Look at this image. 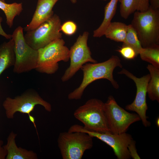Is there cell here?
I'll return each instance as SVG.
<instances>
[{
	"instance_id": "cell-1",
	"label": "cell",
	"mask_w": 159,
	"mask_h": 159,
	"mask_svg": "<svg viewBox=\"0 0 159 159\" xmlns=\"http://www.w3.org/2000/svg\"><path fill=\"white\" fill-rule=\"evenodd\" d=\"M117 67H122L121 61L117 56L113 55L104 62L97 63H86L81 68L83 72L82 82L77 88L69 93L68 98L69 100L81 98L87 87L94 81L104 79L109 80L113 86L118 89L119 86L113 78V72Z\"/></svg>"
},
{
	"instance_id": "cell-2",
	"label": "cell",
	"mask_w": 159,
	"mask_h": 159,
	"mask_svg": "<svg viewBox=\"0 0 159 159\" xmlns=\"http://www.w3.org/2000/svg\"><path fill=\"white\" fill-rule=\"evenodd\" d=\"M131 24L143 48L159 45V9L135 12Z\"/></svg>"
},
{
	"instance_id": "cell-3",
	"label": "cell",
	"mask_w": 159,
	"mask_h": 159,
	"mask_svg": "<svg viewBox=\"0 0 159 159\" xmlns=\"http://www.w3.org/2000/svg\"><path fill=\"white\" fill-rule=\"evenodd\" d=\"M104 103L101 100L91 99L74 112V116L84 125V129L90 131L110 132L104 110Z\"/></svg>"
},
{
	"instance_id": "cell-4",
	"label": "cell",
	"mask_w": 159,
	"mask_h": 159,
	"mask_svg": "<svg viewBox=\"0 0 159 159\" xmlns=\"http://www.w3.org/2000/svg\"><path fill=\"white\" fill-rule=\"evenodd\" d=\"M62 38L56 40L38 50V59L35 69L43 73L52 74L58 70V62L69 60V49Z\"/></svg>"
},
{
	"instance_id": "cell-5",
	"label": "cell",
	"mask_w": 159,
	"mask_h": 159,
	"mask_svg": "<svg viewBox=\"0 0 159 159\" xmlns=\"http://www.w3.org/2000/svg\"><path fill=\"white\" fill-rule=\"evenodd\" d=\"M93 138L82 132L60 133L57 143L62 159H82L85 151L92 147Z\"/></svg>"
},
{
	"instance_id": "cell-6",
	"label": "cell",
	"mask_w": 159,
	"mask_h": 159,
	"mask_svg": "<svg viewBox=\"0 0 159 159\" xmlns=\"http://www.w3.org/2000/svg\"><path fill=\"white\" fill-rule=\"evenodd\" d=\"M23 28L17 27L12 34L14 42L15 61L13 71L14 73L21 74L35 69L38 61V50L34 49L26 42Z\"/></svg>"
},
{
	"instance_id": "cell-7",
	"label": "cell",
	"mask_w": 159,
	"mask_h": 159,
	"mask_svg": "<svg viewBox=\"0 0 159 159\" xmlns=\"http://www.w3.org/2000/svg\"><path fill=\"white\" fill-rule=\"evenodd\" d=\"M61 20L59 16L54 14L36 28L26 32L24 35L27 44L38 50L51 42L62 38Z\"/></svg>"
},
{
	"instance_id": "cell-8",
	"label": "cell",
	"mask_w": 159,
	"mask_h": 159,
	"mask_svg": "<svg viewBox=\"0 0 159 159\" xmlns=\"http://www.w3.org/2000/svg\"><path fill=\"white\" fill-rule=\"evenodd\" d=\"M104 107L108 128L112 133L126 132L131 124L141 120L137 113H130L120 107L112 96H109Z\"/></svg>"
},
{
	"instance_id": "cell-9",
	"label": "cell",
	"mask_w": 159,
	"mask_h": 159,
	"mask_svg": "<svg viewBox=\"0 0 159 159\" xmlns=\"http://www.w3.org/2000/svg\"><path fill=\"white\" fill-rule=\"evenodd\" d=\"M38 105L43 106L47 111L50 112L52 110V106L49 103L44 100L35 90L29 89L13 98L6 97L3 106L7 117L12 119L16 112L31 115L30 112Z\"/></svg>"
},
{
	"instance_id": "cell-10",
	"label": "cell",
	"mask_w": 159,
	"mask_h": 159,
	"mask_svg": "<svg viewBox=\"0 0 159 159\" xmlns=\"http://www.w3.org/2000/svg\"><path fill=\"white\" fill-rule=\"evenodd\" d=\"M89 35V32L86 31L80 35L69 49L70 64L61 77L62 82H65L70 79L85 64L97 62L92 57L87 45Z\"/></svg>"
},
{
	"instance_id": "cell-11",
	"label": "cell",
	"mask_w": 159,
	"mask_h": 159,
	"mask_svg": "<svg viewBox=\"0 0 159 159\" xmlns=\"http://www.w3.org/2000/svg\"><path fill=\"white\" fill-rule=\"evenodd\" d=\"M68 131L70 132L80 131L87 133L92 137H95L104 142L113 149L118 159H130L131 157L128 146L133 140L131 135L125 132L120 134L110 132H100L90 131L77 124L72 125Z\"/></svg>"
},
{
	"instance_id": "cell-12",
	"label": "cell",
	"mask_w": 159,
	"mask_h": 159,
	"mask_svg": "<svg viewBox=\"0 0 159 159\" xmlns=\"http://www.w3.org/2000/svg\"><path fill=\"white\" fill-rule=\"evenodd\" d=\"M118 74H123L133 80L136 87V93L135 99L130 104L127 105L125 109L137 113L145 127L150 126V122L148 121V117L146 113L148 107L146 102V95L148 83L150 79V75L148 74L138 78L126 69L123 68Z\"/></svg>"
},
{
	"instance_id": "cell-13",
	"label": "cell",
	"mask_w": 159,
	"mask_h": 159,
	"mask_svg": "<svg viewBox=\"0 0 159 159\" xmlns=\"http://www.w3.org/2000/svg\"><path fill=\"white\" fill-rule=\"evenodd\" d=\"M59 0H38L35 11L30 22L23 28L27 32L36 28L54 14L53 8Z\"/></svg>"
},
{
	"instance_id": "cell-14",
	"label": "cell",
	"mask_w": 159,
	"mask_h": 159,
	"mask_svg": "<svg viewBox=\"0 0 159 159\" xmlns=\"http://www.w3.org/2000/svg\"><path fill=\"white\" fill-rule=\"evenodd\" d=\"M17 134L11 132L7 138L6 145H4L7 151L6 159H37V155L32 150L18 147L15 142Z\"/></svg>"
},
{
	"instance_id": "cell-15",
	"label": "cell",
	"mask_w": 159,
	"mask_h": 159,
	"mask_svg": "<svg viewBox=\"0 0 159 159\" xmlns=\"http://www.w3.org/2000/svg\"><path fill=\"white\" fill-rule=\"evenodd\" d=\"M119 1L120 14L125 19L135 11H146L150 7L149 0H119Z\"/></svg>"
},
{
	"instance_id": "cell-16",
	"label": "cell",
	"mask_w": 159,
	"mask_h": 159,
	"mask_svg": "<svg viewBox=\"0 0 159 159\" xmlns=\"http://www.w3.org/2000/svg\"><path fill=\"white\" fill-rule=\"evenodd\" d=\"M15 61L14 42L11 38L0 45V76L5 70L14 66Z\"/></svg>"
},
{
	"instance_id": "cell-17",
	"label": "cell",
	"mask_w": 159,
	"mask_h": 159,
	"mask_svg": "<svg viewBox=\"0 0 159 159\" xmlns=\"http://www.w3.org/2000/svg\"><path fill=\"white\" fill-rule=\"evenodd\" d=\"M119 0H110L105 5L103 20L100 26L94 31V37H100L104 35L105 31L116 13Z\"/></svg>"
},
{
	"instance_id": "cell-18",
	"label": "cell",
	"mask_w": 159,
	"mask_h": 159,
	"mask_svg": "<svg viewBox=\"0 0 159 159\" xmlns=\"http://www.w3.org/2000/svg\"><path fill=\"white\" fill-rule=\"evenodd\" d=\"M128 25L120 22H111L105 31L104 35L115 42H123L125 39Z\"/></svg>"
},
{
	"instance_id": "cell-19",
	"label": "cell",
	"mask_w": 159,
	"mask_h": 159,
	"mask_svg": "<svg viewBox=\"0 0 159 159\" xmlns=\"http://www.w3.org/2000/svg\"><path fill=\"white\" fill-rule=\"evenodd\" d=\"M147 68L150 75L148 84L147 93L150 100L159 102V68L151 64H148Z\"/></svg>"
},
{
	"instance_id": "cell-20",
	"label": "cell",
	"mask_w": 159,
	"mask_h": 159,
	"mask_svg": "<svg viewBox=\"0 0 159 159\" xmlns=\"http://www.w3.org/2000/svg\"><path fill=\"white\" fill-rule=\"evenodd\" d=\"M0 9L5 15L7 25L11 28L14 18L16 16H19L23 10L22 4L16 2L8 4L0 0Z\"/></svg>"
},
{
	"instance_id": "cell-21",
	"label": "cell",
	"mask_w": 159,
	"mask_h": 159,
	"mask_svg": "<svg viewBox=\"0 0 159 159\" xmlns=\"http://www.w3.org/2000/svg\"><path fill=\"white\" fill-rule=\"evenodd\" d=\"M139 54L142 60L159 68V45L143 48Z\"/></svg>"
},
{
	"instance_id": "cell-22",
	"label": "cell",
	"mask_w": 159,
	"mask_h": 159,
	"mask_svg": "<svg viewBox=\"0 0 159 159\" xmlns=\"http://www.w3.org/2000/svg\"><path fill=\"white\" fill-rule=\"evenodd\" d=\"M123 46H127L133 48L138 56L143 48L137 34L131 24L128 25L127 33Z\"/></svg>"
},
{
	"instance_id": "cell-23",
	"label": "cell",
	"mask_w": 159,
	"mask_h": 159,
	"mask_svg": "<svg viewBox=\"0 0 159 159\" xmlns=\"http://www.w3.org/2000/svg\"><path fill=\"white\" fill-rule=\"evenodd\" d=\"M77 29L76 24L74 21L69 20L65 21L61 25V31L64 34L71 36L74 34Z\"/></svg>"
},
{
	"instance_id": "cell-24",
	"label": "cell",
	"mask_w": 159,
	"mask_h": 159,
	"mask_svg": "<svg viewBox=\"0 0 159 159\" xmlns=\"http://www.w3.org/2000/svg\"><path fill=\"white\" fill-rule=\"evenodd\" d=\"M117 51L123 58L127 59H132L137 56L134 49L127 46L122 45V47L118 49Z\"/></svg>"
},
{
	"instance_id": "cell-25",
	"label": "cell",
	"mask_w": 159,
	"mask_h": 159,
	"mask_svg": "<svg viewBox=\"0 0 159 159\" xmlns=\"http://www.w3.org/2000/svg\"><path fill=\"white\" fill-rule=\"evenodd\" d=\"M135 144V141L133 139L128 145V149L131 158L133 159H140V158L138 153Z\"/></svg>"
},
{
	"instance_id": "cell-26",
	"label": "cell",
	"mask_w": 159,
	"mask_h": 159,
	"mask_svg": "<svg viewBox=\"0 0 159 159\" xmlns=\"http://www.w3.org/2000/svg\"><path fill=\"white\" fill-rule=\"evenodd\" d=\"M3 144V141L0 140V159H5L7 155V151Z\"/></svg>"
},
{
	"instance_id": "cell-27",
	"label": "cell",
	"mask_w": 159,
	"mask_h": 159,
	"mask_svg": "<svg viewBox=\"0 0 159 159\" xmlns=\"http://www.w3.org/2000/svg\"><path fill=\"white\" fill-rule=\"evenodd\" d=\"M2 21V17L0 16V35L4 37L7 39H10L12 38V34H8L4 31L1 24Z\"/></svg>"
},
{
	"instance_id": "cell-28",
	"label": "cell",
	"mask_w": 159,
	"mask_h": 159,
	"mask_svg": "<svg viewBox=\"0 0 159 159\" xmlns=\"http://www.w3.org/2000/svg\"><path fill=\"white\" fill-rule=\"evenodd\" d=\"M150 6L153 9H159V0H149Z\"/></svg>"
},
{
	"instance_id": "cell-29",
	"label": "cell",
	"mask_w": 159,
	"mask_h": 159,
	"mask_svg": "<svg viewBox=\"0 0 159 159\" xmlns=\"http://www.w3.org/2000/svg\"><path fill=\"white\" fill-rule=\"evenodd\" d=\"M29 118L30 120L34 124V126L36 127V126L35 125V124L34 123L35 120L34 118L31 115L29 116Z\"/></svg>"
},
{
	"instance_id": "cell-30",
	"label": "cell",
	"mask_w": 159,
	"mask_h": 159,
	"mask_svg": "<svg viewBox=\"0 0 159 159\" xmlns=\"http://www.w3.org/2000/svg\"><path fill=\"white\" fill-rule=\"evenodd\" d=\"M156 124L157 127H159V117H158L156 120Z\"/></svg>"
},
{
	"instance_id": "cell-31",
	"label": "cell",
	"mask_w": 159,
	"mask_h": 159,
	"mask_svg": "<svg viewBox=\"0 0 159 159\" xmlns=\"http://www.w3.org/2000/svg\"><path fill=\"white\" fill-rule=\"evenodd\" d=\"M72 4H75L77 2V0H70Z\"/></svg>"
},
{
	"instance_id": "cell-32",
	"label": "cell",
	"mask_w": 159,
	"mask_h": 159,
	"mask_svg": "<svg viewBox=\"0 0 159 159\" xmlns=\"http://www.w3.org/2000/svg\"><path fill=\"white\" fill-rule=\"evenodd\" d=\"M3 1H4V2H5V0H0Z\"/></svg>"
},
{
	"instance_id": "cell-33",
	"label": "cell",
	"mask_w": 159,
	"mask_h": 159,
	"mask_svg": "<svg viewBox=\"0 0 159 159\" xmlns=\"http://www.w3.org/2000/svg\"><path fill=\"white\" fill-rule=\"evenodd\" d=\"M103 0V1H106V0Z\"/></svg>"
}]
</instances>
